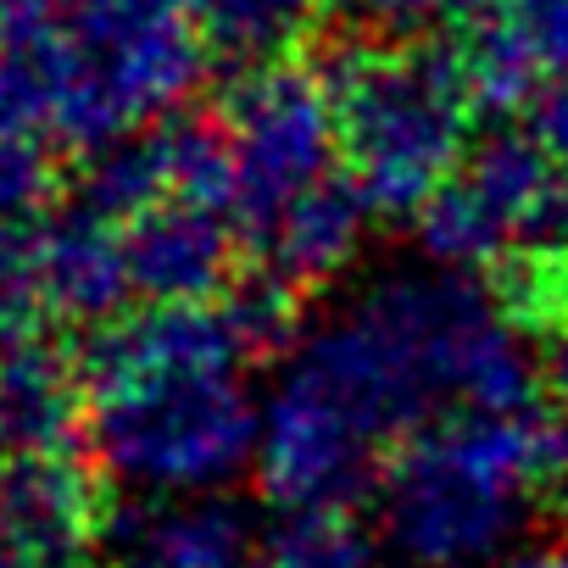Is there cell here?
<instances>
[{
  "mask_svg": "<svg viewBox=\"0 0 568 568\" xmlns=\"http://www.w3.org/2000/svg\"><path fill=\"white\" fill-rule=\"evenodd\" d=\"M568 490V413H446L402 440L379 479V535L407 568L501 562L529 507Z\"/></svg>",
  "mask_w": 568,
  "mask_h": 568,
  "instance_id": "6da1fadb",
  "label": "cell"
},
{
  "mask_svg": "<svg viewBox=\"0 0 568 568\" xmlns=\"http://www.w3.org/2000/svg\"><path fill=\"white\" fill-rule=\"evenodd\" d=\"M346 179L374 217L418 206L468 162L474 90L452 40H357L329 62Z\"/></svg>",
  "mask_w": 568,
  "mask_h": 568,
  "instance_id": "7a4b0ae2",
  "label": "cell"
},
{
  "mask_svg": "<svg viewBox=\"0 0 568 568\" xmlns=\"http://www.w3.org/2000/svg\"><path fill=\"white\" fill-rule=\"evenodd\" d=\"M57 40L51 134L73 151H101L184 112L212 51L179 0H57Z\"/></svg>",
  "mask_w": 568,
  "mask_h": 568,
  "instance_id": "3957f363",
  "label": "cell"
},
{
  "mask_svg": "<svg viewBox=\"0 0 568 568\" xmlns=\"http://www.w3.org/2000/svg\"><path fill=\"white\" fill-rule=\"evenodd\" d=\"M84 435L112 485L151 501H195L256 468L262 402L240 374L118 379L90 390Z\"/></svg>",
  "mask_w": 568,
  "mask_h": 568,
  "instance_id": "277c9868",
  "label": "cell"
},
{
  "mask_svg": "<svg viewBox=\"0 0 568 568\" xmlns=\"http://www.w3.org/2000/svg\"><path fill=\"white\" fill-rule=\"evenodd\" d=\"M217 118L229 123V140H234L229 217L240 240L267 234L284 217V206L329 179V162L341 156L329 79L291 57L267 68H245L234 90L223 95Z\"/></svg>",
  "mask_w": 568,
  "mask_h": 568,
  "instance_id": "5b68a950",
  "label": "cell"
},
{
  "mask_svg": "<svg viewBox=\"0 0 568 568\" xmlns=\"http://www.w3.org/2000/svg\"><path fill=\"white\" fill-rule=\"evenodd\" d=\"M385 452L363 440L335 407H324L296 379L273 385L262 402V440H256V490L284 518L302 513H352L385 479Z\"/></svg>",
  "mask_w": 568,
  "mask_h": 568,
  "instance_id": "8992f818",
  "label": "cell"
},
{
  "mask_svg": "<svg viewBox=\"0 0 568 568\" xmlns=\"http://www.w3.org/2000/svg\"><path fill=\"white\" fill-rule=\"evenodd\" d=\"M0 540L29 568H95L112 540L106 474L73 446L0 457Z\"/></svg>",
  "mask_w": 568,
  "mask_h": 568,
  "instance_id": "52a82bcc",
  "label": "cell"
},
{
  "mask_svg": "<svg viewBox=\"0 0 568 568\" xmlns=\"http://www.w3.org/2000/svg\"><path fill=\"white\" fill-rule=\"evenodd\" d=\"M234 217L195 201H162L123 229L129 284L151 307L162 302H217L234 278Z\"/></svg>",
  "mask_w": 568,
  "mask_h": 568,
  "instance_id": "ba28073f",
  "label": "cell"
},
{
  "mask_svg": "<svg viewBox=\"0 0 568 568\" xmlns=\"http://www.w3.org/2000/svg\"><path fill=\"white\" fill-rule=\"evenodd\" d=\"M90 413L84 363L40 329H0V457L62 452Z\"/></svg>",
  "mask_w": 568,
  "mask_h": 568,
  "instance_id": "9c48e42d",
  "label": "cell"
},
{
  "mask_svg": "<svg viewBox=\"0 0 568 568\" xmlns=\"http://www.w3.org/2000/svg\"><path fill=\"white\" fill-rule=\"evenodd\" d=\"M368 223H374V206L363 201V190L346 179V173H329L324 184H313L302 201L284 206V217L256 234V256L273 278L296 284V291H324V284H335L363 240H368Z\"/></svg>",
  "mask_w": 568,
  "mask_h": 568,
  "instance_id": "30bf717a",
  "label": "cell"
},
{
  "mask_svg": "<svg viewBox=\"0 0 568 568\" xmlns=\"http://www.w3.org/2000/svg\"><path fill=\"white\" fill-rule=\"evenodd\" d=\"M256 535L229 496L162 501L112 524V546L95 568H251Z\"/></svg>",
  "mask_w": 568,
  "mask_h": 568,
  "instance_id": "8fae6325",
  "label": "cell"
},
{
  "mask_svg": "<svg viewBox=\"0 0 568 568\" xmlns=\"http://www.w3.org/2000/svg\"><path fill=\"white\" fill-rule=\"evenodd\" d=\"M162 201H168L162 145H156V129H140V134H123V140L90 151V162L73 179L68 206H79V212H90L112 229H129L134 217H145Z\"/></svg>",
  "mask_w": 568,
  "mask_h": 568,
  "instance_id": "7c38bea8",
  "label": "cell"
},
{
  "mask_svg": "<svg viewBox=\"0 0 568 568\" xmlns=\"http://www.w3.org/2000/svg\"><path fill=\"white\" fill-rule=\"evenodd\" d=\"M302 307L307 296L296 291V284L273 278L267 267H256L251 278L229 284V324H234V341L245 352V363H267V357H296V346L307 341L302 329Z\"/></svg>",
  "mask_w": 568,
  "mask_h": 568,
  "instance_id": "4fadbf2b",
  "label": "cell"
},
{
  "mask_svg": "<svg viewBox=\"0 0 568 568\" xmlns=\"http://www.w3.org/2000/svg\"><path fill=\"white\" fill-rule=\"evenodd\" d=\"M251 568H374V546L346 513H302L256 540Z\"/></svg>",
  "mask_w": 568,
  "mask_h": 568,
  "instance_id": "5bb4252c",
  "label": "cell"
},
{
  "mask_svg": "<svg viewBox=\"0 0 568 568\" xmlns=\"http://www.w3.org/2000/svg\"><path fill=\"white\" fill-rule=\"evenodd\" d=\"M496 29L540 73V84L568 79V0H507Z\"/></svg>",
  "mask_w": 568,
  "mask_h": 568,
  "instance_id": "9a60e30c",
  "label": "cell"
},
{
  "mask_svg": "<svg viewBox=\"0 0 568 568\" xmlns=\"http://www.w3.org/2000/svg\"><path fill=\"white\" fill-rule=\"evenodd\" d=\"M529 134L546 145V156L568 173V79L562 84H546L529 106Z\"/></svg>",
  "mask_w": 568,
  "mask_h": 568,
  "instance_id": "2e32d148",
  "label": "cell"
},
{
  "mask_svg": "<svg viewBox=\"0 0 568 568\" xmlns=\"http://www.w3.org/2000/svg\"><path fill=\"white\" fill-rule=\"evenodd\" d=\"M540 374H546V385H551V402L568 413V318L546 335V363H540Z\"/></svg>",
  "mask_w": 568,
  "mask_h": 568,
  "instance_id": "e0dca14e",
  "label": "cell"
},
{
  "mask_svg": "<svg viewBox=\"0 0 568 568\" xmlns=\"http://www.w3.org/2000/svg\"><path fill=\"white\" fill-rule=\"evenodd\" d=\"M490 568H568V546H529V551H507Z\"/></svg>",
  "mask_w": 568,
  "mask_h": 568,
  "instance_id": "ac0fdd59",
  "label": "cell"
},
{
  "mask_svg": "<svg viewBox=\"0 0 568 568\" xmlns=\"http://www.w3.org/2000/svg\"><path fill=\"white\" fill-rule=\"evenodd\" d=\"M223 7H229V0H179V12H184V18L195 23V29H206V23H212V18H217Z\"/></svg>",
  "mask_w": 568,
  "mask_h": 568,
  "instance_id": "d6986e66",
  "label": "cell"
},
{
  "mask_svg": "<svg viewBox=\"0 0 568 568\" xmlns=\"http://www.w3.org/2000/svg\"><path fill=\"white\" fill-rule=\"evenodd\" d=\"M0 568H29V562H23V557L7 546V540H0Z\"/></svg>",
  "mask_w": 568,
  "mask_h": 568,
  "instance_id": "ffe728a7",
  "label": "cell"
}]
</instances>
